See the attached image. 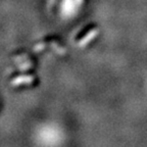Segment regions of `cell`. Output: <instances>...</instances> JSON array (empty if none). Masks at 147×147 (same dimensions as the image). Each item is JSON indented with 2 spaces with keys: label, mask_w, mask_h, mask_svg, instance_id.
<instances>
[{
  "label": "cell",
  "mask_w": 147,
  "mask_h": 147,
  "mask_svg": "<svg viewBox=\"0 0 147 147\" xmlns=\"http://www.w3.org/2000/svg\"><path fill=\"white\" fill-rule=\"evenodd\" d=\"M12 58H13L14 62L18 65V67H21L22 69H25V71H31L33 67L37 65V59L27 51L16 52Z\"/></svg>",
  "instance_id": "obj_1"
},
{
  "label": "cell",
  "mask_w": 147,
  "mask_h": 147,
  "mask_svg": "<svg viewBox=\"0 0 147 147\" xmlns=\"http://www.w3.org/2000/svg\"><path fill=\"white\" fill-rule=\"evenodd\" d=\"M38 84V78L34 74H21L11 79V85L13 86H36Z\"/></svg>",
  "instance_id": "obj_2"
}]
</instances>
